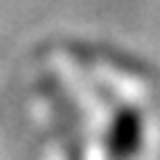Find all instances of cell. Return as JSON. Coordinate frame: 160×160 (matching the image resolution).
Returning <instances> with one entry per match:
<instances>
[{
	"label": "cell",
	"instance_id": "obj_1",
	"mask_svg": "<svg viewBox=\"0 0 160 160\" xmlns=\"http://www.w3.org/2000/svg\"><path fill=\"white\" fill-rule=\"evenodd\" d=\"M144 118L131 107H120L115 112L107 131V160H133L142 152Z\"/></svg>",
	"mask_w": 160,
	"mask_h": 160
}]
</instances>
